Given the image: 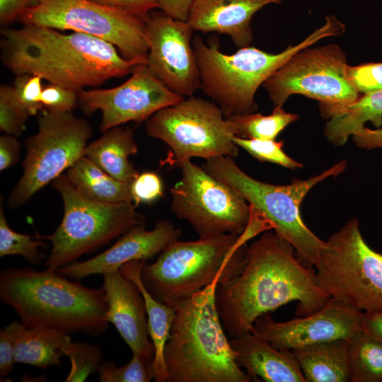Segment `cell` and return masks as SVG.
Returning a JSON list of instances; mask_svg holds the SVG:
<instances>
[{"label": "cell", "mask_w": 382, "mask_h": 382, "mask_svg": "<svg viewBox=\"0 0 382 382\" xmlns=\"http://www.w3.org/2000/svg\"><path fill=\"white\" fill-rule=\"evenodd\" d=\"M14 347L11 337L4 328L0 331V376L10 374L15 364Z\"/></svg>", "instance_id": "b9f144b4"}, {"label": "cell", "mask_w": 382, "mask_h": 382, "mask_svg": "<svg viewBox=\"0 0 382 382\" xmlns=\"http://www.w3.org/2000/svg\"><path fill=\"white\" fill-rule=\"evenodd\" d=\"M158 8L168 16L187 21L194 0H156Z\"/></svg>", "instance_id": "7bdbcfd3"}, {"label": "cell", "mask_w": 382, "mask_h": 382, "mask_svg": "<svg viewBox=\"0 0 382 382\" xmlns=\"http://www.w3.org/2000/svg\"><path fill=\"white\" fill-rule=\"evenodd\" d=\"M64 355L70 361V371L66 382L84 381L91 374L98 370L102 363L100 348L83 342H71L64 350Z\"/></svg>", "instance_id": "4dcf8cb0"}, {"label": "cell", "mask_w": 382, "mask_h": 382, "mask_svg": "<svg viewBox=\"0 0 382 382\" xmlns=\"http://www.w3.org/2000/svg\"><path fill=\"white\" fill-rule=\"evenodd\" d=\"M4 329L12 338L16 363L40 369L60 366L66 347L72 342L68 334L47 329L25 326L14 320Z\"/></svg>", "instance_id": "7402d4cb"}, {"label": "cell", "mask_w": 382, "mask_h": 382, "mask_svg": "<svg viewBox=\"0 0 382 382\" xmlns=\"http://www.w3.org/2000/svg\"><path fill=\"white\" fill-rule=\"evenodd\" d=\"M28 114L18 105L12 86L0 87V129L6 134L20 136L25 127Z\"/></svg>", "instance_id": "836d02e7"}, {"label": "cell", "mask_w": 382, "mask_h": 382, "mask_svg": "<svg viewBox=\"0 0 382 382\" xmlns=\"http://www.w3.org/2000/svg\"><path fill=\"white\" fill-rule=\"evenodd\" d=\"M132 203H151L163 195V185L160 176L154 172L139 173L130 185Z\"/></svg>", "instance_id": "74e56055"}, {"label": "cell", "mask_w": 382, "mask_h": 382, "mask_svg": "<svg viewBox=\"0 0 382 382\" xmlns=\"http://www.w3.org/2000/svg\"><path fill=\"white\" fill-rule=\"evenodd\" d=\"M18 233L8 226L2 207L0 209V257L21 255L32 264H37L44 257L38 250L47 245L41 239ZM38 239V238H37Z\"/></svg>", "instance_id": "f546056e"}, {"label": "cell", "mask_w": 382, "mask_h": 382, "mask_svg": "<svg viewBox=\"0 0 382 382\" xmlns=\"http://www.w3.org/2000/svg\"><path fill=\"white\" fill-rule=\"evenodd\" d=\"M265 231H267L265 224L252 216L241 235L174 241L160 253L154 262L144 263L141 271L142 282L155 299L173 306L214 283L238 274L245 265L247 242Z\"/></svg>", "instance_id": "277c9868"}, {"label": "cell", "mask_w": 382, "mask_h": 382, "mask_svg": "<svg viewBox=\"0 0 382 382\" xmlns=\"http://www.w3.org/2000/svg\"><path fill=\"white\" fill-rule=\"evenodd\" d=\"M313 267L330 298L363 312L382 311V254L366 243L357 219L325 241Z\"/></svg>", "instance_id": "9c48e42d"}, {"label": "cell", "mask_w": 382, "mask_h": 382, "mask_svg": "<svg viewBox=\"0 0 382 382\" xmlns=\"http://www.w3.org/2000/svg\"><path fill=\"white\" fill-rule=\"evenodd\" d=\"M347 66L345 52L336 44L308 47L291 56L262 86L274 108H282L294 94L319 105H347L360 96L347 79Z\"/></svg>", "instance_id": "5bb4252c"}, {"label": "cell", "mask_w": 382, "mask_h": 382, "mask_svg": "<svg viewBox=\"0 0 382 382\" xmlns=\"http://www.w3.org/2000/svg\"><path fill=\"white\" fill-rule=\"evenodd\" d=\"M137 151L133 131L117 126L87 145L84 156L115 179L131 183L139 173L129 157Z\"/></svg>", "instance_id": "484cf974"}, {"label": "cell", "mask_w": 382, "mask_h": 382, "mask_svg": "<svg viewBox=\"0 0 382 382\" xmlns=\"http://www.w3.org/2000/svg\"><path fill=\"white\" fill-rule=\"evenodd\" d=\"M319 106L322 117L328 119L323 134L335 146L345 144L367 122L378 128L382 125V91L364 94L347 105Z\"/></svg>", "instance_id": "603a6c76"}, {"label": "cell", "mask_w": 382, "mask_h": 382, "mask_svg": "<svg viewBox=\"0 0 382 382\" xmlns=\"http://www.w3.org/2000/svg\"><path fill=\"white\" fill-rule=\"evenodd\" d=\"M355 144L361 149H382V128L371 129L364 127L352 135Z\"/></svg>", "instance_id": "ee69618b"}, {"label": "cell", "mask_w": 382, "mask_h": 382, "mask_svg": "<svg viewBox=\"0 0 382 382\" xmlns=\"http://www.w3.org/2000/svg\"><path fill=\"white\" fill-rule=\"evenodd\" d=\"M91 134L89 123L71 112L43 111L37 132L26 139L23 175L8 197L9 207L25 204L83 156Z\"/></svg>", "instance_id": "7c38bea8"}, {"label": "cell", "mask_w": 382, "mask_h": 382, "mask_svg": "<svg viewBox=\"0 0 382 382\" xmlns=\"http://www.w3.org/2000/svg\"><path fill=\"white\" fill-rule=\"evenodd\" d=\"M348 340L337 339L291 349L306 382H351Z\"/></svg>", "instance_id": "d4e9b609"}, {"label": "cell", "mask_w": 382, "mask_h": 382, "mask_svg": "<svg viewBox=\"0 0 382 382\" xmlns=\"http://www.w3.org/2000/svg\"><path fill=\"white\" fill-rule=\"evenodd\" d=\"M180 168V180L170 189L176 216L187 221L201 238L243 233L250 221L247 201L191 161Z\"/></svg>", "instance_id": "4fadbf2b"}, {"label": "cell", "mask_w": 382, "mask_h": 382, "mask_svg": "<svg viewBox=\"0 0 382 382\" xmlns=\"http://www.w3.org/2000/svg\"><path fill=\"white\" fill-rule=\"evenodd\" d=\"M363 311L330 298L323 308L308 316L286 322L275 321L271 313L257 318L251 332L279 349L337 339L348 340L360 328Z\"/></svg>", "instance_id": "e0dca14e"}, {"label": "cell", "mask_w": 382, "mask_h": 382, "mask_svg": "<svg viewBox=\"0 0 382 382\" xmlns=\"http://www.w3.org/2000/svg\"><path fill=\"white\" fill-rule=\"evenodd\" d=\"M214 283L173 307L164 349L168 382H250L236 364L216 303Z\"/></svg>", "instance_id": "5b68a950"}, {"label": "cell", "mask_w": 382, "mask_h": 382, "mask_svg": "<svg viewBox=\"0 0 382 382\" xmlns=\"http://www.w3.org/2000/svg\"><path fill=\"white\" fill-rule=\"evenodd\" d=\"M180 235V229L167 221H158L150 231L146 229L144 224H139L121 236L106 250L87 260L60 267L57 272L70 279L115 272L129 262L152 258L178 241Z\"/></svg>", "instance_id": "ac0fdd59"}, {"label": "cell", "mask_w": 382, "mask_h": 382, "mask_svg": "<svg viewBox=\"0 0 382 382\" xmlns=\"http://www.w3.org/2000/svg\"><path fill=\"white\" fill-rule=\"evenodd\" d=\"M345 25L334 15L325 16V23L299 43L279 53H269L253 46L235 53H223L216 40L205 42L199 36L192 46L199 71L200 88L221 110L225 117L255 112L259 87L291 56L318 41L338 37Z\"/></svg>", "instance_id": "8992f818"}, {"label": "cell", "mask_w": 382, "mask_h": 382, "mask_svg": "<svg viewBox=\"0 0 382 382\" xmlns=\"http://www.w3.org/2000/svg\"><path fill=\"white\" fill-rule=\"evenodd\" d=\"M0 299L11 307L28 328L98 336L110 323L103 286L87 288L47 269L2 270Z\"/></svg>", "instance_id": "3957f363"}, {"label": "cell", "mask_w": 382, "mask_h": 382, "mask_svg": "<svg viewBox=\"0 0 382 382\" xmlns=\"http://www.w3.org/2000/svg\"><path fill=\"white\" fill-rule=\"evenodd\" d=\"M146 260H134L123 265L120 271L139 289L145 302L148 328L155 354L151 366L156 382H168V375L164 361V349L175 316V308L155 299L145 288L141 271Z\"/></svg>", "instance_id": "cb8c5ba5"}, {"label": "cell", "mask_w": 382, "mask_h": 382, "mask_svg": "<svg viewBox=\"0 0 382 382\" xmlns=\"http://www.w3.org/2000/svg\"><path fill=\"white\" fill-rule=\"evenodd\" d=\"M281 0H194L187 19L193 30L228 35L238 48L253 39L250 23L254 14Z\"/></svg>", "instance_id": "ffe728a7"}, {"label": "cell", "mask_w": 382, "mask_h": 382, "mask_svg": "<svg viewBox=\"0 0 382 382\" xmlns=\"http://www.w3.org/2000/svg\"><path fill=\"white\" fill-rule=\"evenodd\" d=\"M148 44L146 66L160 81L182 96L200 88L199 71L187 21L153 10L143 17Z\"/></svg>", "instance_id": "2e32d148"}, {"label": "cell", "mask_w": 382, "mask_h": 382, "mask_svg": "<svg viewBox=\"0 0 382 382\" xmlns=\"http://www.w3.org/2000/svg\"><path fill=\"white\" fill-rule=\"evenodd\" d=\"M360 327L382 343V311L363 312Z\"/></svg>", "instance_id": "f6af8a7d"}, {"label": "cell", "mask_w": 382, "mask_h": 382, "mask_svg": "<svg viewBox=\"0 0 382 382\" xmlns=\"http://www.w3.org/2000/svg\"><path fill=\"white\" fill-rule=\"evenodd\" d=\"M59 31L89 35L113 45L126 59L146 64L148 44L142 17L91 0H40L18 18Z\"/></svg>", "instance_id": "8fae6325"}, {"label": "cell", "mask_w": 382, "mask_h": 382, "mask_svg": "<svg viewBox=\"0 0 382 382\" xmlns=\"http://www.w3.org/2000/svg\"><path fill=\"white\" fill-rule=\"evenodd\" d=\"M351 382H382V343L361 327L348 339Z\"/></svg>", "instance_id": "83f0119b"}, {"label": "cell", "mask_w": 382, "mask_h": 382, "mask_svg": "<svg viewBox=\"0 0 382 382\" xmlns=\"http://www.w3.org/2000/svg\"><path fill=\"white\" fill-rule=\"evenodd\" d=\"M41 102L45 110L53 113L71 112L78 104V92L49 83L43 87Z\"/></svg>", "instance_id": "8d00e7d4"}, {"label": "cell", "mask_w": 382, "mask_h": 382, "mask_svg": "<svg viewBox=\"0 0 382 382\" xmlns=\"http://www.w3.org/2000/svg\"><path fill=\"white\" fill-rule=\"evenodd\" d=\"M103 276L107 318L129 346L132 354L153 361L155 349L151 340L143 296L132 280L120 270Z\"/></svg>", "instance_id": "d6986e66"}, {"label": "cell", "mask_w": 382, "mask_h": 382, "mask_svg": "<svg viewBox=\"0 0 382 382\" xmlns=\"http://www.w3.org/2000/svg\"><path fill=\"white\" fill-rule=\"evenodd\" d=\"M152 361L133 354L127 364L118 366L106 361L98 368L100 382H149L154 379L151 366Z\"/></svg>", "instance_id": "d6a6232c"}, {"label": "cell", "mask_w": 382, "mask_h": 382, "mask_svg": "<svg viewBox=\"0 0 382 382\" xmlns=\"http://www.w3.org/2000/svg\"><path fill=\"white\" fill-rule=\"evenodd\" d=\"M42 80L38 75L20 74L16 76L12 86L16 100L29 116L44 109L41 102Z\"/></svg>", "instance_id": "e575fe53"}, {"label": "cell", "mask_w": 382, "mask_h": 382, "mask_svg": "<svg viewBox=\"0 0 382 382\" xmlns=\"http://www.w3.org/2000/svg\"><path fill=\"white\" fill-rule=\"evenodd\" d=\"M40 0H0V22L7 25L16 20Z\"/></svg>", "instance_id": "ab89813d"}, {"label": "cell", "mask_w": 382, "mask_h": 382, "mask_svg": "<svg viewBox=\"0 0 382 382\" xmlns=\"http://www.w3.org/2000/svg\"><path fill=\"white\" fill-rule=\"evenodd\" d=\"M347 79L359 94L382 91V62L348 66Z\"/></svg>", "instance_id": "d590c367"}, {"label": "cell", "mask_w": 382, "mask_h": 382, "mask_svg": "<svg viewBox=\"0 0 382 382\" xmlns=\"http://www.w3.org/2000/svg\"><path fill=\"white\" fill-rule=\"evenodd\" d=\"M205 161L202 167L208 173L238 192L247 201L253 212L293 246L302 264L313 268L325 241L320 239L304 224L300 205L316 184L344 172L347 166L345 161L319 175L306 180L294 179L291 183L284 185L269 184L252 178L230 156H218Z\"/></svg>", "instance_id": "52a82bcc"}, {"label": "cell", "mask_w": 382, "mask_h": 382, "mask_svg": "<svg viewBox=\"0 0 382 382\" xmlns=\"http://www.w3.org/2000/svg\"><path fill=\"white\" fill-rule=\"evenodd\" d=\"M21 144L12 135L0 137V170L3 171L16 164L18 160Z\"/></svg>", "instance_id": "60d3db41"}, {"label": "cell", "mask_w": 382, "mask_h": 382, "mask_svg": "<svg viewBox=\"0 0 382 382\" xmlns=\"http://www.w3.org/2000/svg\"><path fill=\"white\" fill-rule=\"evenodd\" d=\"M131 74L120 86L78 91V104L84 114L101 111L103 132L128 122L146 121L161 109L185 98L154 76L146 64L137 65Z\"/></svg>", "instance_id": "9a60e30c"}, {"label": "cell", "mask_w": 382, "mask_h": 382, "mask_svg": "<svg viewBox=\"0 0 382 382\" xmlns=\"http://www.w3.org/2000/svg\"><path fill=\"white\" fill-rule=\"evenodd\" d=\"M329 299L314 269L302 264L289 242L269 231L247 248L241 272L216 289L220 319L231 338L251 332L257 318L291 301L298 302L295 313L301 317L318 311Z\"/></svg>", "instance_id": "6da1fadb"}, {"label": "cell", "mask_w": 382, "mask_h": 382, "mask_svg": "<svg viewBox=\"0 0 382 382\" xmlns=\"http://www.w3.org/2000/svg\"><path fill=\"white\" fill-rule=\"evenodd\" d=\"M3 64L16 76L34 74L49 83L79 91L131 74L144 64L125 58L98 37L33 25L1 30Z\"/></svg>", "instance_id": "7a4b0ae2"}, {"label": "cell", "mask_w": 382, "mask_h": 382, "mask_svg": "<svg viewBox=\"0 0 382 382\" xmlns=\"http://www.w3.org/2000/svg\"><path fill=\"white\" fill-rule=\"evenodd\" d=\"M96 3L122 9L144 17L150 11L158 8L156 0H91Z\"/></svg>", "instance_id": "f35d334b"}, {"label": "cell", "mask_w": 382, "mask_h": 382, "mask_svg": "<svg viewBox=\"0 0 382 382\" xmlns=\"http://www.w3.org/2000/svg\"><path fill=\"white\" fill-rule=\"evenodd\" d=\"M64 204L62 220L55 231L35 238L52 244L46 269H58L76 262L81 255L122 236L132 227L144 224L131 202L104 203L89 199L71 185L66 174L52 181Z\"/></svg>", "instance_id": "ba28073f"}, {"label": "cell", "mask_w": 382, "mask_h": 382, "mask_svg": "<svg viewBox=\"0 0 382 382\" xmlns=\"http://www.w3.org/2000/svg\"><path fill=\"white\" fill-rule=\"evenodd\" d=\"M233 141L260 161L275 163L286 168L296 170L301 168L303 164L286 155L284 150V142L275 140L246 139L234 136Z\"/></svg>", "instance_id": "1f68e13d"}, {"label": "cell", "mask_w": 382, "mask_h": 382, "mask_svg": "<svg viewBox=\"0 0 382 382\" xmlns=\"http://www.w3.org/2000/svg\"><path fill=\"white\" fill-rule=\"evenodd\" d=\"M66 175L75 190L89 199L132 202L131 183L115 179L86 156L67 169Z\"/></svg>", "instance_id": "4316f807"}, {"label": "cell", "mask_w": 382, "mask_h": 382, "mask_svg": "<svg viewBox=\"0 0 382 382\" xmlns=\"http://www.w3.org/2000/svg\"><path fill=\"white\" fill-rule=\"evenodd\" d=\"M236 362L254 381L306 382L293 352L279 349L252 332L231 338Z\"/></svg>", "instance_id": "44dd1931"}, {"label": "cell", "mask_w": 382, "mask_h": 382, "mask_svg": "<svg viewBox=\"0 0 382 382\" xmlns=\"http://www.w3.org/2000/svg\"><path fill=\"white\" fill-rule=\"evenodd\" d=\"M236 127V135L246 139L275 140L279 134L299 115L286 112L283 108H274L270 115L245 113L226 117Z\"/></svg>", "instance_id": "f1b7e54d"}, {"label": "cell", "mask_w": 382, "mask_h": 382, "mask_svg": "<svg viewBox=\"0 0 382 382\" xmlns=\"http://www.w3.org/2000/svg\"><path fill=\"white\" fill-rule=\"evenodd\" d=\"M224 115L215 103L189 96L157 111L146 121L145 128L149 137L169 147L171 162L180 168L192 158L238 155V146L232 140L236 127Z\"/></svg>", "instance_id": "30bf717a"}]
</instances>
